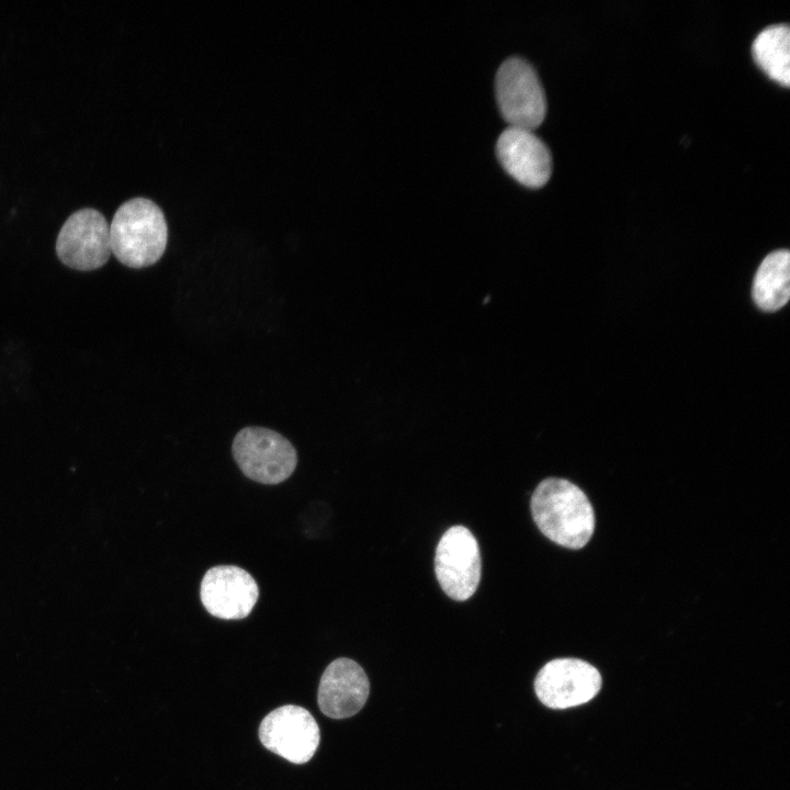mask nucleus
Listing matches in <instances>:
<instances>
[{"mask_svg":"<svg viewBox=\"0 0 790 790\" xmlns=\"http://www.w3.org/2000/svg\"><path fill=\"white\" fill-rule=\"evenodd\" d=\"M753 57L760 69L772 80L790 84V29L787 24L765 27L754 40Z\"/></svg>","mask_w":790,"mask_h":790,"instance_id":"obj_13","label":"nucleus"},{"mask_svg":"<svg viewBox=\"0 0 790 790\" xmlns=\"http://www.w3.org/2000/svg\"><path fill=\"white\" fill-rule=\"evenodd\" d=\"M790 296V253L786 249L770 252L760 263L753 283V298L765 312L785 306Z\"/></svg>","mask_w":790,"mask_h":790,"instance_id":"obj_12","label":"nucleus"},{"mask_svg":"<svg viewBox=\"0 0 790 790\" xmlns=\"http://www.w3.org/2000/svg\"><path fill=\"white\" fill-rule=\"evenodd\" d=\"M496 154L503 168L528 188H541L551 177V154L533 131L509 126L497 140Z\"/></svg>","mask_w":790,"mask_h":790,"instance_id":"obj_10","label":"nucleus"},{"mask_svg":"<svg viewBox=\"0 0 790 790\" xmlns=\"http://www.w3.org/2000/svg\"><path fill=\"white\" fill-rule=\"evenodd\" d=\"M532 518L551 541L577 550L590 540L595 514L585 493L564 478L543 479L532 494Z\"/></svg>","mask_w":790,"mask_h":790,"instance_id":"obj_1","label":"nucleus"},{"mask_svg":"<svg viewBox=\"0 0 790 790\" xmlns=\"http://www.w3.org/2000/svg\"><path fill=\"white\" fill-rule=\"evenodd\" d=\"M369 692L370 682L363 668L351 658L339 657L321 675L318 706L329 718H349L363 708Z\"/></svg>","mask_w":790,"mask_h":790,"instance_id":"obj_11","label":"nucleus"},{"mask_svg":"<svg viewBox=\"0 0 790 790\" xmlns=\"http://www.w3.org/2000/svg\"><path fill=\"white\" fill-rule=\"evenodd\" d=\"M316 720L306 709L286 704L267 714L259 726L262 745L293 764H305L319 744Z\"/></svg>","mask_w":790,"mask_h":790,"instance_id":"obj_8","label":"nucleus"},{"mask_svg":"<svg viewBox=\"0 0 790 790\" xmlns=\"http://www.w3.org/2000/svg\"><path fill=\"white\" fill-rule=\"evenodd\" d=\"M498 108L512 127L533 131L544 120L546 100L533 67L519 57L505 60L495 78Z\"/></svg>","mask_w":790,"mask_h":790,"instance_id":"obj_4","label":"nucleus"},{"mask_svg":"<svg viewBox=\"0 0 790 790\" xmlns=\"http://www.w3.org/2000/svg\"><path fill=\"white\" fill-rule=\"evenodd\" d=\"M596 667L579 658H555L537 674L534 691L551 709H567L590 701L601 688Z\"/></svg>","mask_w":790,"mask_h":790,"instance_id":"obj_7","label":"nucleus"},{"mask_svg":"<svg viewBox=\"0 0 790 790\" xmlns=\"http://www.w3.org/2000/svg\"><path fill=\"white\" fill-rule=\"evenodd\" d=\"M435 572L443 591L456 601L474 595L482 561L478 543L463 526H453L441 537L435 555Z\"/></svg>","mask_w":790,"mask_h":790,"instance_id":"obj_5","label":"nucleus"},{"mask_svg":"<svg viewBox=\"0 0 790 790\" xmlns=\"http://www.w3.org/2000/svg\"><path fill=\"white\" fill-rule=\"evenodd\" d=\"M56 253L74 270L91 271L104 266L112 255L105 217L94 208L72 213L59 230Z\"/></svg>","mask_w":790,"mask_h":790,"instance_id":"obj_6","label":"nucleus"},{"mask_svg":"<svg viewBox=\"0 0 790 790\" xmlns=\"http://www.w3.org/2000/svg\"><path fill=\"white\" fill-rule=\"evenodd\" d=\"M201 601L213 617L224 620L246 618L253 609L259 588L255 578L235 565H218L204 574Z\"/></svg>","mask_w":790,"mask_h":790,"instance_id":"obj_9","label":"nucleus"},{"mask_svg":"<svg viewBox=\"0 0 790 790\" xmlns=\"http://www.w3.org/2000/svg\"><path fill=\"white\" fill-rule=\"evenodd\" d=\"M232 452L241 472L261 484L285 481L297 465L293 444L276 431L263 427L241 429L233 441Z\"/></svg>","mask_w":790,"mask_h":790,"instance_id":"obj_3","label":"nucleus"},{"mask_svg":"<svg viewBox=\"0 0 790 790\" xmlns=\"http://www.w3.org/2000/svg\"><path fill=\"white\" fill-rule=\"evenodd\" d=\"M110 241L112 253L126 267L140 269L156 263L168 241L163 212L145 198L124 202L110 224Z\"/></svg>","mask_w":790,"mask_h":790,"instance_id":"obj_2","label":"nucleus"}]
</instances>
